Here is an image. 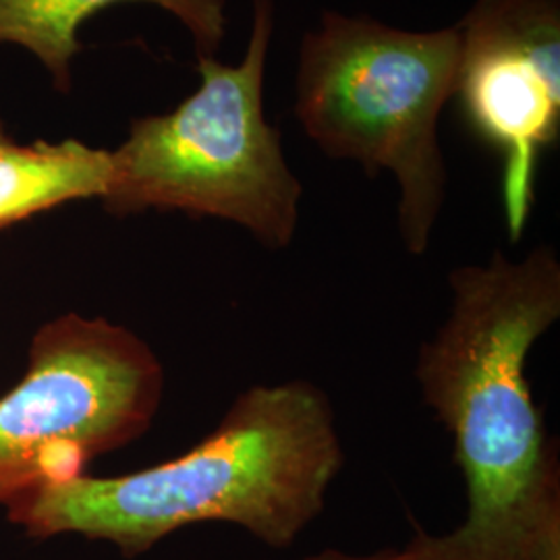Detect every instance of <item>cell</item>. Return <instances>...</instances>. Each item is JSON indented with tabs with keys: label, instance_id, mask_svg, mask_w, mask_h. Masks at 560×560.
Instances as JSON below:
<instances>
[{
	"label": "cell",
	"instance_id": "obj_5",
	"mask_svg": "<svg viewBox=\"0 0 560 560\" xmlns=\"http://www.w3.org/2000/svg\"><path fill=\"white\" fill-rule=\"evenodd\" d=\"M162 390L161 361L131 330L78 314L42 326L25 378L0 399V504L140 439Z\"/></svg>",
	"mask_w": 560,
	"mask_h": 560
},
{
	"label": "cell",
	"instance_id": "obj_9",
	"mask_svg": "<svg viewBox=\"0 0 560 560\" xmlns=\"http://www.w3.org/2000/svg\"><path fill=\"white\" fill-rule=\"evenodd\" d=\"M298 560H423L420 555L407 544L402 550H381L376 555H368V557H358V555H347L342 550L335 548H326L318 555H310Z\"/></svg>",
	"mask_w": 560,
	"mask_h": 560
},
{
	"label": "cell",
	"instance_id": "obj_4",
	"mask_svg": "<svg viewBox=\"0 0 560 560\" xmlns=\"http://www.w3.org/2000/svg\"><path fill=\"white\" fill-rule=\"evenodd\" d=\"M275 0H254L252 36L240 65L200 57V88L166 115L131 122L110 152L102 196L115 217L179 210L243 226L266 249L298 233L303 185L284 159L280 131L264 115V75Z\"/></svg>",
	"mask_w": 560,
	"mask_h": 560
},
{
	"label": "cell",
	"instance_id": "obj_1",
	"mask_svg": "<svg viewBox=\"0 0 560 560\" xmlns=\"http://www.w3.org/2000/svg\"><path fill=\"white\" fill-rule=\"evenodd\" d=\"M451 312L421 345V399L453 439L467 515L451 534L418 532L423 560H560V465L525 361L560 318L552 247L523 260L494 252L451 270Z\"/></svg>",
	"mask_w": 560,
	"mask_h": 560
},
{
	"label": "cell",
	"instance_id": "obj_8",
	"mask_svg": "<svg viewBox=\"0 0 560 560\" xmlns=\"http://www.w3.org/2000/svg\"><path fill=\"white\" fill-rule=\"evenodd\" d=\"M110 150L81 141L0 140V229L65 201L101 198L110 180Z\"/></svg>",
	"mask_w": 560,
	"mask_h": 560
},
{
	"label": "cell",
	"instance_id": "obj_10",
	"mask_svg": "<svg viewBox=\"0 0 560 560\" xmlns=\"http://www.w3.org/2000/svg\"><path fill=\"white\" fill-rule=\"evenodd\" d=\"M2 138H7V131H4V125H2V120H0V140Z\"/></svg>",
	"mask_w": 560,
	"mask_h": 560
},
{
	"label": "cell",
	"instance_id": "obj_7",
	"mask_svg": "<svg viewBox=\"0 0 560 560\" xmlns=\"http://www.w3.org/2000/svg\"><path fill=\"white\" fill-rule=\"evenodd\" d=\"M119 2H148L175 15L194 36L198 57H214L226 34L224 0H0V42L38 57L55 88L67 94L71 62L83 48L81 23Z\"/></svg>",
	"mask_w": 560,
	"mask_h": 560
},
{
	"label": "cell",
	"instance_id": "obj_3",
	"mask_svg": "<svg viewBox=\"0 0 560 560\" xmlns=\"http://www.w3.org/2000/svg\"><path fill=\"white\" fill-rule=\"evenodd\" d=\"M459 23L409 32L326 11L300 48L295 117L324 154L399 183L400 240L428 249L446 196L439 119L453 98Z\"/></svg>",
	"mask_w": 560,
	"mask_h": 560
},
{
	"label": "cell",
	"instance_id": "obj_6",
	"mask_svg": "<svg viewBox=\"0 0 560 560\" xmlns=\"http://www.w3.org/2000/svg\"><path fill=\"white\" fill-rule=\"evenodd\" d=\"M460 27V115L502 161V208L517 241L541 154L560 136L559 0H476Z\"/></svg>",
	"mask_w": 560,
	"mask_h": 560
},
{
	"label": "cell",
	"instance_id": "obj_2",
	"mask_svg": "<svg viewBox=\"0 0 560 560\" xmlns=\"http://www.w3.org/2000/svg\"><path fill=\"white\" fill-rule=\"evenodd\" d=\"M345 463L335 409L307 381L243 390L219 428L150 469L46 483L11 502L9 520L32 538L78 534L140 557L180 527L233 523L287 548L320 517Z\"/></svg>",
	"mask_w": 560,
	"mask_h": 560
}]
</instances>
